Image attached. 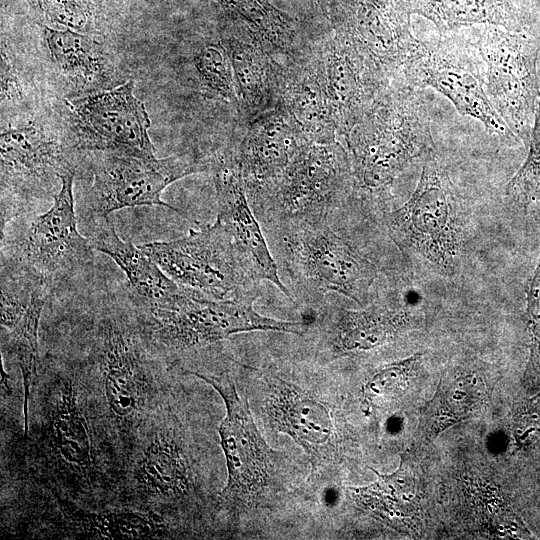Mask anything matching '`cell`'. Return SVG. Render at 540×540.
Wrapping results in <instances>:
<instances>
[{
  "label": "cell",
  "instance_id": "4dcf8cb0",
  "mask_svg": "<svg viewBox=\"0 0 540 540\" xmlns=\"http://www.w3.org/2000/svg\"><path fill=\"white\" fill-rule=\"evenodd\" d=\"M42 23L89 35L100 34L120 14V0H14Z\"/></svg>",
  "mask_w": 540,
  "mask_h": 540
},
{
  "label": "cell",
  "instance_id": "44dd1931",
  "mask_svg": "<svg viewBox=\"0 0 540 540\" xmlns=\"http://www.w3.org/2000/svg\"><path fill=\"white\" fill-rule=\"evenodd\" d=\"M264 412L277 432L297 443L316 463L330 460L337 445L329 406L311 392L275 377L268 384Z\"/></svg>",
  "mask_w": 540,
  "mask_h": 540
},
{
  "label": "cell",
  "instance_id": "9a60e30c",
  "mask_svg": "<svg viewBox=\"0 0 540 540\" xmlns=\"http://www.w3.org/2000/svg\"><path fill=\"white\" fill-rule=\"evenodd\" d=\"M353 188L345 146L305 142L286 168L264 213L284 222L323 221Z\"/></svg>",
  "mask_w": 540,
  "mask_h": 540
},
{
  "label": "cell",
  "instance_id": "8d00e7d4",
  "mask_svg": "<svg viewBox=\"0 0 540 540\" xmlns=\"http://www.w3.org/2000/svg\"><path fill=\"white\" fill-rule=\"evenodd\" d=\"M526 296L529 325L536 347L540 349V253L537 265L529 281Z\"/></svg>",
  "mask_w": 540,
  "mask_h": 540
},
{
  "label": "cell",
  "instance_id": "52a82bcc",
  "mask_svg": "<svg viewBox=\"0 0 540 540\" xmlns=\"http://www.w3.org/2000/svg\"><path fill=\"white\" fill-rule=\"evenodd\" d=\"M389 235L397 246L451 276L459 261L461 229L454 186L435 150L424 157L410 198L388 215Z\"/></svg>",
  "mask_w": 540,
  "mask_h": 540
},
{
  "label": "cell",
  "instance_id": "ffe728a7",
  "mask_svg": "<svg viewBox=\"0 0 540 540\" xmlns=\"http://www.w3.org/2000/svg\"><path fill=\"white\" fill-rule=\"evenodd\" d=\"M52 291L39 274L1 256V349L22 366L40 361L39 325Z\"/></svg>",
  "mask_w": 540,
  "mask_h": 540
},
{
  "label": "cell",
  "instance_id": "5bb4252c",
  "mask_svg": "<svg viewBox=\"0 0 540 540\" xmlns=\"http://www.w3.org/2000/svg\"><path fill=\"white\" fill-rule=\"evenodd\" d=\"M284 247L289 271L304 288L334 292L364 306L377 268L326 220L290 222Z\"/></svg>",
  "mask_w": 540,
  "mask_h": 540
},
{
  "label": "cell",
  "instance_id": "e0dca14e",
  "mask_svg": "<svg viewBox=\"0 0 540 540\" xmlns=\"http://www.w3.org/2000/svg\"><path fill=\"white\" fill-rule=\"evenodd\" d=\"M310 54L328 99L339 141L343 144L393 79L348 38L334 30L330 35L314 40Z\"/></svg>",
  "mask_w": 540,
  "mask_h": 540
},
{
  "label": "cell",
  "instance_id": "ba28073f",
  "mask_svg": "<svg viewBox=\"0 0 540 540\" xmlns=\"http://www.w3.org/2000/svg\"><path fill=\"white\" fill-rule=\"evenodd\" d=\"M438 39L420 41L401 75L424 89L445 96L462 116L479 121L488 132L518 140L494 109L485 86L484 65L475 42L439 32Z\"/></svg>",
  "mask_w": 540,
  "mask_h": 540
},
{
  "label": "cell",
  "instance_id": "f546056e",
  "mask_svg": "<svg viewBox=\"0 0 540 540\" xmlns=\"http://www.w3.org/2000/svg\"><path fill=\"white\" fill-rule=\"evenodd\" d=\"M189 66L201 97L225 107L245 127L232 65L220 34L193 43Z\"/></svg>",
  "mask_w": 540,
  "mask_h": 540
},
{
  "label": "cell",
  "instance_id": "603a6c76",
  "mask_svg": "<svg viewBox=\"0 0 540 540\" xmlns=\"http://www.w3.org/2000/svg\"><path fill=\"white\" fill-rule=\"evenodd\" d=\"M56 496L58 538L163 539L172 537L164 515L131 506L97 508Z\"/></svg>",
  "mask_w": 540,
  "mask_h": 540
},
{
  "label": "cell",
  "instance_id": "8fae6325",
  "mask_svg": "<svg viewBox=\"0 0 540 540\" xmlns=\"http://www.w3.org/2000/svg\"><path fill=\"white\" fill-rule=\"evenodd\" d=\"M188 373L213 387L225 405L218 434L227 478L219 494V503L226 508H253L264 499L273 484L278 453L263 438L247 401L239 395L229 377L195 371Z\"/></svg>",
  "mask_w": 540,
  "mask_h": 540
},
{
  "label": "cell",
  "instance_id": "484cf974",
  "mask_svg": "<svg viewBox=\"0 0 540 540\" xmlns=\"http://www.w3.org/2000/svg\"><path fill=\"white\" fill-rule=\"evenodd\" d=\"M226 21L246 28L283 65L305 56L314 40L304 36L296 21L267 0H210Z\"/></svg>",
  "mask_w": 540,
  "mask_h": 540
},
{
  "label": "cell",
  "instance_id": "1f68e13d",
  "mask_svg": "<svg viewBox=\"0 0 540 540\" xmlns=\"http://www.w3.org/2000/svg\"><path fill=\"white\" fill-rule=\"evenodd\" d=\"M375 472L378 476L376 481L351 489L356 501L390 523L411 516L416 510L418 499L413 477L403 463L392 474Z\"/></svg>",
  "mask_w": 540,
  "mask_h": 540
},
{
  "label": "cell",
  "instance_id": "6da1fadb",
  "mask_svg": "<svg viewBox=\"0 0 540 540\" xmlns=\"http://www.w3.org/2000/svg\"><path fill=\"white\" fill-rule=\"evenodd\" d=\"M46 373L38 416L28 432L34 435V468L53 494L90 506L115 490L113 485L118 488L121 468L110 456L118 453L78 365L53 361Z\"/></svg>",
  "mask_w": 540,
  "mask_h": 540
},
{
  "label": "cell",
  "instance_id": "f1b7e54d",
  "mask_svg": "<svg viewBox=\"0 0 540 540\" xmlns=\"http://www.w3.org/2000/svg\"><path fill=\"white\" fill-rule=\"evenodd\" d=\"M408 319L405 310L387 306L335 309L329 317V346L337 355L375 349L393 339Z\"/></svg>",
  "mask_w": 540,
  "mask_h": 540
},
{
  "label": "cell",
  "instance_id": "d4e9b609",
  "mask_svg": "<svg viewBox=\"0 0 540 540\" xmlns=\"http://www.w3.org/2000/svg\"><path fill=\"white\" fill-rule=\"evenodd\" d=\"M279 104L307 141H339L335 120L310 50L285 66Z\"/></svg>",
  "mask_w": 540,
  "mask_h": 540
},
{
  "label": "cell",
  "instance_id": "9c48e42d",
  "mask_svg": "<svg viewBox=\"0 0 540 540\" xmlns=\"http://www.w3.org/2000/svg\"><path fill=\"white\" fill-rule=\"evenodd\" d=\"M475 43L494 109L518 141L528 146L540 95V32L485 26Z\"/></svg>",
  "mask_w": 540,
  "mask_h": 540
},
{
  "label": "cell",
  "instance_id": "8992f818",
  "mask_svg": "<svg viewBox=\"0 0 540 540\" xmlns=\"http://www.w3.org/2000/svg\"><path fill=\"white\" fill-rule=\"evenodd\" d=\"M75 170L60 176L51 207L32 218L19 217L14 231L1 232V256L43 277L52 289L84 276L94 263V249L77 227L73 182Z\"/></svg>",
  "mask_w": 540,
  "mask_h": 540
},
{
  "label": "cell",
  "instance_id": "4fadbf2b",
  "mask_svg": "<svg viewBox=\"0 0 540 540\" xmlns=\"http://www.w3.org/2000/svg\"><path fill=\"white\" fill-rule=\"evenodd\" d=\"M70 148L36 122L2 129L1 230L25 216L41 199L52 196L56 181L75 170Z\"/></svg>",
  "mask_w": 540,
  "mask_h": 540
},
{
  "label": "cell",
  "instance_id": "3957f363",
  "mask_svg": "<svg viewBox=\"0 0 540 540\" xmlns=\"http://www.w3.org/2000/svg\"><path fill=\"white\" fill-rule=\"evenodd\" d=\"M422 91L399 75L349 132L343 145L352 164V192L382 194L414 159L435 150Z\"/></svg>",
  "mask_w": 540,
  "mask_h": 540
},
{
  "label": "cell",
  "instance_id": "2e32d148",
  "mask_svg": "<svg viewBox=\"0 0 540 540\" xmlns=\"http://www.w3.org/2000/svg\"><path fill=\"white\" fill-rule=\"evenodd\" d=\"M72 147L155 160L145 104L134 94V81L83 93L66 102Z\"/></svg>",
  "mask_w": 540,
  "mask_h": 540
},
{
  "label": "cell",
  "instance_id": "83f0119b",
  "mask_svg": "<svg viewBox=\"0 0 540 540\" xmlns=\"http://www.w3.org/2000/svg\"><path fill=\"white\" fill-rule=\"evenodd\" d=\"M411 14L420 15L447 32L472 25L509 31H535L522 0H407Z\"/></svg>",
  "mask_w": 540,
  "mask_h": 540
},
{
  "label": "cell",
  "instance_id": "d590c367",
  "mask_svg": "<svg viewBox=\"0 0 540 540\" xmlns=\"http://www.w3.org/2000/svg\"><path fill=\"white\" fill-rule=\"evenodd\" d=\"M23 98L21 78L13 61L7 43L2 38L1 45V103L2 107L7 104L20 103Z\"/></svg>",
  "mask_w": 540,
  "mask_h": 540
},
{
  "label": "cell",
  "instance_id": "e575fe53",
  "mask_svg": "<svg viewBox=\"0 0 540 540\" xmlns=\"http://www.w3.org/2000/svg\"><path fill=\"white\" fill-rule=\"evenodd\" d=\"M420 355L390 363L380 368L363 389L366 404L373 408L384 406L399 395L409 382Z\"/></svg>",
  "mask_w": 540,
  "mask_h": 540
},
{
  "label": "cell",
  "instance_id": "4316f807",
  "mask_svg": "<svg viewBox=\"0 0 540 540\" xmlns=\"http://www.w3.org/2000/svg\"><path fill=\"white\" fill-rule=\"evenodd\" d=\"M45 51L59 73L87 92L105 89L110 80V55L92 35L35 22Z\"/></svg>",
  "mask_w": 540,
  "mask_h": 540
},
{
  "label": "cell",
  "instance_id": "cb8c5ba5",
  "mask_svg": "<svg viewBox=\"0 0 540 540\" xmlns=\"http://www.w3.org/2000/svg\"><path fill=\"white\" fill-rule=\"evenodd\" d=\"M87 238L94 250L109 256L124 272L138 307H167L185 293L141 248L122 240L109 216L90 221Z\"/></svg>",
  "mask_w": 540,
  "mask_h": 540
},
{
  "label": "cell",
  "instance_id": "7402d4cb",
  "mask_svg": "<svg viewBox=\"0 0 540 540\" xmlns=\"http://www.w3.org/2000/svg\"><path fill=\"white\" fill-rule=\"evenodd\" d=\"M220 37L228 52L245 125L275 108L281 98L285 65L246 28L224 23Z\"/></svg>",
  "mask_w": 540,
  "mask_h": 540
},
{
  "label": "cell",
  "instance_id": "7a4b0ae2",
  "mask_svg": "<svg viewBox=\"0 0 540 540\" xmlns=\"http://www.w3.org/2000/svg\"><path fill=\"white\" fill-rule=\"evenodd\" d=\"M86 315L82 359L88 381L123 463L139 429L164 403L159 393L161 355L148 342L133 298L105 293Z\"/></svg>",
  "mask_w": 540,
  "mask_h": 540
},
{
  "label": "cell",
  "instance_id": "7c38bea8",
  "mask_svg": "<svg viewBox=\"0 0 540 540\" xmlns=\"http://www.w3.org/2000/svg\"><path fill=\"white\" fill-rule=\"evenodd\" d=\"M100 153L93 164L92 185L83 206L88 220L109 216L129 207L160 206L183 215L164 202L163 191L186 176L209 172L211 157L178 154L163 159L145 160L129 155Z\"/></svg>",
  "mask_w": 540,
  "mask_h": 540
},
{
  "label": "cell",
  "instance_id": "d6a6232c",
  "mask_svg": "<svg viewBox=\"0 0 540 540\" xmlns=\"http://www.w3.org/2000/svg\"><path fill=\"white\" fill-rule=\"evenodd\" d=\"M486 398V389L481 378L467 375L453 381L438 391L427 409L431 430L440 432L460 422L478 409Z\"/></svg>",
  "mask_w": 540,
  "mask_h": 540
},
{
  "label": "cell",
  "instance_id": "ac0fdd59",
  "mask_svg": "<svg viewBox=\"0 0 540 540\" xmlns=\"http://www.w3.org/2000/svg\"><path fill=\"white\" fill-rule=\"evenodd\" d=\"M305 142L280 104L244 127L241 140L231 150L255 212L264 213L290 161Z\"/></svg>",
  "mask_w": 540,
  "mask_h": 540
},
{
  "label": "cell",
  "instance_id": "836d02e7",
  "mask_svg": "<svg viewBox=\"0 0 540 540\" xmlns=\"http://www.w3.org/2000/svg\"><path fill=\"white\" fill-rule=\"evenodd\" d=\"M508 198L529 203L540 198V95L528 143L527 156L505 188Z\"/></svg>",
  "mask_w": 540,
  "mask_h": 540
},
{
  "label": "cell",
  "instance_id": "30bf717a",
  "mask_svg": "<svg viewBox=\"0 0 540 540\" xmlns=\"http://www.w3.org/2000/svg\"><path fill=\"white\" fill-rule=\"evenodd\" d=\"M140 248L183 289L214 300L232 299L253 290L233 241L216 218L179 239L154 241Z\"/></svg>",
  "mask_w": 540,
  "mask_h": 540
},
{
  "label": "cell",
  "instance_id": "d6986e66",
  "mask_svg": "<svg viewBox=\"0 0 540 540\" xmlns=\"http://www.w3.org/2000/svg\"><path fill=\"white\" fill-rule=\"evenodd\" d=\"M209 172L215 186L218 208L216 218L229 233L248 276L255 283L268 281L290 297L248 200L230 147L211 157Z\"/></svg>",
  "mask_w": 540,
  "mask_h": 540
},
{
  "label": "cell",
  "instance_id": "277c9868",
  "mask_svg": "<svg viewBox=\"0 0 540 540\" xmlns=\"http://www.w3.org/2000/svg\"><path fill=\"white\" fill-rule=\"evenodd\" d=\"M118 488L131 507L163 514L197 493V476L184 430L164 404L141 426L121 470Z\"/></svg>",
  "mask_w": 540,
  "mask_h": 540
},
{
  "label": "cell",
  "instance_id": "5b68a950",
  "mask_svg": "<svg viewBox=\"0 0 540 540\" xmlns=\"http://www.w3.org/2000/svg\"><path fill=\"white\" fill-rule=\"evenodd\" d=\"M258 296L253 289L232 299L214 300L186 290L171 306L136 308L148 342L160 355L205 347L239 333L301 335L306 330L309 323L305 321L277 320L258 313L254 309Z\"/></svg>",
  "mask_w": 540,
  "mask_h": 540
}]
</instances>
